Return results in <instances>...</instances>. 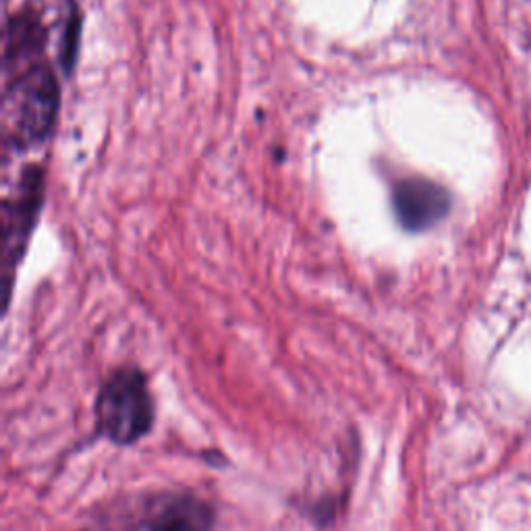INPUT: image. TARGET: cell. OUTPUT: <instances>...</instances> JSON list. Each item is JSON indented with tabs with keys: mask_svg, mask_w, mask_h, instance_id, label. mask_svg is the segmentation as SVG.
Wrapping results in <instances>:
<instances>
[{
	"mask_svg": "<svg viewBox=\"0 0 531 531\" xmlns=\"http://www.w3.org/2000/svg\"><path fill=\"white\" fill-rule=\"evenodd\" d=\"M214 511L195 496H166L148 517V531H212Z\"/></svg>",
	"mask_w": 531,
	"mask_h": 531,
	"instance_id": "277c9868",
	"label": "cell"
},
{
	"mask_svg": "<svg viewBox=\"0 0 531 531\" xmlns=\"http://www.w3.org/2000/svg\"><path fill=\"white\" fill-rule=\"evenodd\" d=\"M451 200L442 187L428 179H407L395 189V212L409 231H424L449 212Z\"/></svg>",
	"mask_w": 531,
	"mask_h": 531,
	"instance_id": "3957f363",
	"label": "cell"
},
{
	"mask_svg": "<svg viewBox=\"0 0 531 531\" xmlns=\"http://www.w3.org/2000/svg\"><path fill=\"white\" fill-rule=\"evenodd\" d=\"M13 131L17 146H34L48 137L59 113V86L44 65L27 71L15 86Z\"/></svg>",
	"mask_w": 531,
	"mask_h": 531,
	"instance_id": "7a4b0ae2",
	"label": "cell"
},
{
	"mask_svg": "<svg viewBox=\"0 0 531 531\" xmlns=\"http://www.w3.org/2000/svg\"><path fill=\"white\" fill-rule=\"evenodd\" d=\"M96 432L117 446H133L146 438L156 422V403L146 374L125 366L110 374L96 397Z\"/></svg>",
	"mask_w": 531,
	"mask_h": 531,
	"instance_id": "6da1fadb",
	"label": "cell"
}]
</instances>
